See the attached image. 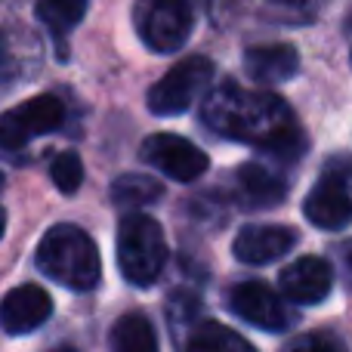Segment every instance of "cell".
<instances>
[{"instance_id": "1", "label": "cell", "mask_w": 352, "mask_h": 352, "mask_svg": "<svg viewBox=\"0 0 352 352\" xmlns=\"http://www.w3.org/2000/svg\"><path fill=\"white\" fill-rule=\"evenodd\" d=\"M201 118L217 136L256 146L285 164L300 161L306 152V136L291 105L275 93L244 90L229 80L204 99Z\"/></svg>"}, {"instance_id": "2", "label": "cell", "mask_w": 352, "mask_h": 352, "mask_svg": "<svg viewBox=\"0 0 352 352\" xmlns=\"http://www.w3.org/2000/svg\"><path fill=\"white\" fill-rule=\"evenodd\" d=\"M34 260L47 278L59 281L62 287H72V291H93L102 278L99 248L84 229L72 223L53 226L37 244Z\"/></svg>"}, {"instance_id": "3", "label": "cell", "mask_w": 352, "mask_h": 352, "mask_svg": "<svg viewBox=\"0 0 352 352\" xmlns=\"http://www.w3.org/2000/svg\"><path fill=\"white\" fill-rule=\"evenodd\" d=\"M167 263V238L158 219L148 213H127L118 226V266L133 287L158 281Z\"/></svg>"}, {"instance_id": "4", "label": "cell", "mask_w": 352, "mask_h": 352, "mask_svg": "<svg viewBox=\"0 0 352 352\" xmlns=\"http://www.w3.org/2000/svg\"><path fill=\"white\" fill-rule=\"evenodd\" d=\"M213 80V62L207 56H188V59L176 62L170 72L161 80H155L148 87V111L161 118L182 115L186 109H192L195 99L204 96V90Z\"/></svg>"}, {"instance_id": "5", "label": "cell", "mask_w": 352, "mask_h": 352, "mask_svg": "<svg viewBox=\"0 0 352 352\" xmlns=\"http://www.w3.org/2000/svg\"><path fill=\"white\" fill-rule=\"evenodd\" d=\"M136 31L155 53H176L192 34V10L179 0H152L133 10Z\"/></svg>"}, {"instance_id": "6", "label": "cell", "mask_w": 352, "mask_h": 352, "mask_svg": "<svg viewBox=\"0 0 352 352\" xmlns=\"http://www.w3.org/2000/svg\"><path fill=\"white\" fill-rule=\"evenodd\" d=\"M142 161L152 164L155 170L167 173L176 182H195L207 173L210 158L204 148H198L192 140L176 133H155L142 142Z\"/></svg>"}, {"instance_id": "7", "label": "cell", "mask_w": 352, "mask_h": 352, "mask_svg": "<svg viewBox=\"0 0 352 352\" xmlns=\"http://www.w3.org/2000/svg\"><path fill=\"white\" fill-rule=\"evenodd\" d=\"M226 303H229V312L244 322L256 324L263 331H285L291 328L294 312L291 306L285 303L278 291H272L263 281H241V285H232L229 294H226Z\"/></svg>"}, {"instance_id": "8", "label": "cell", "mask_w": 352, "mask_h": 352, "mask_svg": "<svg viewBox=\"0 0 352 352\" xmlns=\"http://www.w3.org/2000/svg\"><path fill=\"white\" fill-rule=\"evenodd\" d=\"M65 121V105L56 96L43 93V96L28 99L19 109H10L3 118H0V133H3V148L6 152H19L28 140L43 133H53V130L62 127Z\"/></svg>"}, {"instance_id": "9", "label": "cell", "mask_w": 352, "mask_h": 352, "mask_svg": "<svg viewBox=\"0 0 352 352\" xmlns=\"http://www.w3.org/2000/svg\"><path fill=\"white\" fill-rule=\"evenodd\" d=\"M303 213L316 229L337 232L352 219V192L340 173L328 170L309 188L303 201Z\"/></svg>"}, {"instance_id": "10", "label": "cell", "mask_w": 352, "mask_h": 352, "mask_svg": "<svg viewBox=\"0 0 352 352\" xmlns=\"http://www.w3.org/2000/svg\"><path fill=\"white\" fill-rule=\"evenodd\" d=\"M278 285H281V294L291 303L312 306V303H322L331 294V287H334V269L322 256H300L297 263L281 269Z\"/></svg>"}, {"instance_id": "11", "label": "cell", "mask_w": 352, "mask_h": 352, "mask_svg": "<svg viewBox=\"0 0 352 352\" xmlns=\"http://www.w3.org/2000/svg\"><path fill=\"white\" fill-rule=\"evenodd\" d=\"M50 316H53V297H50L41 285L12 287V291L3 297V309H0L3 331L12 337L37 331Z\"/></svg>"}, {"instance_id": "12", "label": "cell", "mask_w": 352, "mask_h": 352, "mask_svg": "<svg viewBox=\"0 0 352 352\" xmlns=\"http://www.w3.org/2000/svg\"><path fill=\"white\" fill-rule=\"evenodd\" d=\"M294 241H297V232L287 229V226H244L238 232L232 250H235V256L241 263L263 266V263L285 256L294 248Z\"/></svg>"}, {"instance_id": "13", "label": "cell", "mask_w": 352, "mask_h": 352, "mask_svg": "<svg viewBox=\"0 0 352 352\" xmlns=\"http://www.w3.org/2000/svg\"><path fill=\"white\" fill-rule=\"evenodd\" d=\"M300 53L291 43H263V47H250L244 53V72L250 80L269 87V84H285L297 74Z\"/></svg>"}, {"instance_id": "14", "label": "cell", "mask_w": 352, "mask_h": 352, "mask_svg": "<svg viewBox=\"0 0 352 352\" xmlns=\"http://www.w3.org/2000/svg\"><path fill=\"white\" fill-rule=\"evenodd\" d=\"M238 182V195L248 201L250 207H272L281 204L287 195V179L272 167H263V164H244L238 167L235 173Z\"/></svg>"}, {"instance_id": "15", "label": "cell", "mask_w": 352, "mask_h": 352, "mask_svg": "<svg viewBox=\"0 0 352 352\" xmlns=\"http://www.w3.org/2000/svg\"><path fill=\"white\" fill-rule=\"evenodd\" d=\"M109 346L111 352H158V337H155V328L146 316L127 312L111 328Z\"/></svg>"}, {"instance_id": "16", "label": "cell", "mask_w": 352, "mask_h": 352, "mask_svg": "<svg viewBox=\"0 0 352 352\" xmlns=\"http://www.w3.org/2000/svg\"><path fill=\"white\" fill-rule=\"evenodd\" d=\"M186 352H256L238 331L226 328L223 322H201L195 324L192 337L186 340Z\"/></svg>"}, {"instance_id": "17", "label": "cell", "mask_w": 352, "mask_h": 352, "mask_svg": "<svg viewBox=\"0 0 352 352\" xmlns=\"http://www.w3.org/2000/svg\"><path fill=\"white\" fill-rule=\"evenodd\" d=\"M161 195H164L161 182L146 173H124L111 182V201H115L118 207H130L133 213H140L136 207L155 204Z\"/></svg>"}, {"instance_id": "18", "label": "cell", "mask_w": 352, "mask_h": 352, "mask_svg": "<svg viewBox=\"0 0 352 352\" xmlns=\"http://www.w3.org/2000/svg\"><path fill=\"white\" fill-rule=\"evenodd\" d=\"M34 12L50 28V34L59 41V47H65V34L84 19L87 3L84 0H41V3L34 6Z\"/></svg>"}, {"instance_id": "19", "label": "cell", "mask_w": 352, "mask_h": 352, "mask_svg": "<svg viewBox=\"0 0 352 352\" xmlns=\"http://www.w3.org/2000/svg\"><path fill=\"white\" fill-rule=\"evenodd\" d=\"M50 179L62 195H74L84 182V161L78 152H59L50 164Z\"/></svg>"}, {"instance_id": "20", "label": "cell", "mask_w": 352, "mask_h": 352, "mask_svg": "<svg viewBox=\"0 0 352 352\" xmlns=\"http://www.w3.org/2000/svg\"><path fill=\"white\" fill-rule=\"evenodd\" d=\"M281 352H346V346L340 343V337L328 334V331H309V334H300L297 340H291Z\"/></svg>"}, {"instance_id": "21", "label": "cell", "mask_w": 352, "mask_h": 352, "mask_svg": "<svg viewBox=\"0 0 352 352\" xmlns=\"http://www.w3.org/2000/svg\"><path fill=\"white\" fill-rule=\"evenodd\" d=\"M334 260H337V272H340L343 285L352 291V238L334 244Z\"/></svg>"}, {"instance_id": "22", "label": "cell", "mask_w": 352, "mask_h": 352, "mask_svg": "<svg viewBox=\"0 0 352 352\" xmlns=\"http://www.w3.org/2000/svg\"><path fill=\"white\" fill-rule=\"evenodd\" d=\"M349 167H352V161H349ZM343 179H346V186H349V192H352V173H346V167H343Z\"/></svg>"}, {"instance_id": "23", "label": "cell", "mask_w": 352, "mask_h": 352, "mask_svg": "<svg viewBox=\"0 0 352 352\" xmlns=\"http://www.w3.org/2000/svg\"><path fill=\"white\" fill-rule=\"evenodd\" d=\"M53 352H74L72 346H59V349H53Z\"/></svg>"}]
</instances>
